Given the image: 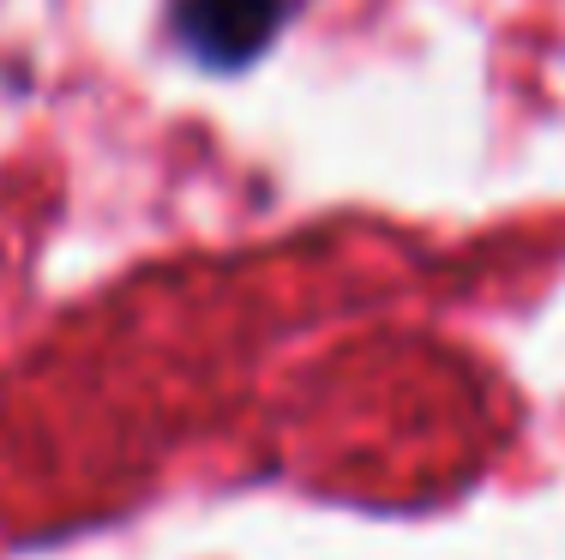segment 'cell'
I'll list each match as a JSON object with an SVG mask.
<instances>
[{
  "label": "cell",
  "mask_w": 565,
  "mask_h": 560,
  "mask_svg": "<svg viewBox=\"0 0 565 560\" xmlns=\"http://www.w3.org/2000/svg\"><path fill=\"white\" fill-rule=\"evenodd\" d=\"M289 19V0H181L174 31L205 66H241L253 61Z\"/></svg>",
  "instance_id": "cell-1"
}]
</instances>
